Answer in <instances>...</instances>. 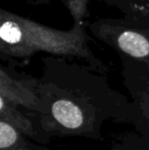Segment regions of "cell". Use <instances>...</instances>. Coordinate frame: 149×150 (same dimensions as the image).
Wrapping results in <instances>:
<instances>
[{"label": "cell", "instance_id": "6da1fadb", "mask_svg": "<svg viewBox=\"0 0 149 150\" xmlns=\"http://www.w3.org/2000/svg\"><path fill=\"white\" fill-rule=\"evenodd\" d=\"M0 38L2 53L13 56L27 55L37 50L81 54L86 47L81 23H77L71 31H55L4 10H1Z\"/></svg>", "mask_w": 149, "mask_h": 150}, {"label": "cell", "instance_id": "7a4b0ae2", "mask_svg": "<svg viewBox=\"0 0 149 150\" xmlns=\"http://www.w3.org/2000/svg\"><path fill=\"white\" fill-rule=\"evenodd\" d=\"M91 29L96 37L131 57H149V13L126 14L119 20L96 21Z\"/></svg>", "mask_w": 149, "mask_h": 150}, {"label": "cell", "instance_id": "3957f363", "mask_svg": "<svg viewBox=\"0 0 149 150\" xmlns=\"http://www.w3.org/2000/svg\"><path fill=\"white\" fill-rule=\"evenodd\" d=\"M52 113L55 120L64 127L77 129L83 124V113L81 109L68 100H58L52 105Z\"/></svg>", "mask_w": 149, "mask_h": 150}, {"label": "cell", "instance_id": "277c9868", "mask_svg": "<svg viewBox=\"0 0 149 150\" xmlns=\"http://www.w3.org/2000/svg\"><path fill=\"white\" fill-rule=\"evenodd\" d=\"M114 3L126 14L149 13V0H105Z\"/></svg>", "mask_w": 149, "mask_h": 150}, {"label": "cell", "instance_id": "5b68a950", "mask_svg": "<svg viewBox=\"0 0 149 150\" xmlns=\"http://www.w3.org/2000/svg\"><path fill=\"white\" fill-rule=\"evenodd\" d=\"M18 140L16 131L5 122H0V148L5 149L12 146Z\"/></svg>", "mask_w": 149, "mask_h": 150}, {"label": "cell", "instance_id": "8992f818", "mask_svg": "<svg viewBox=\"0 0 149 150\" xmlns=\"http://www.w3.org/2000/svg\"><path fill=\"white\" fill-rule=\"evenodd\" d=\"M28 3L34 4V5H39V4H46L48 2V0H25Z\"/></svg>", "mask_w": 149, "mask_h": 150}]
</instances>
